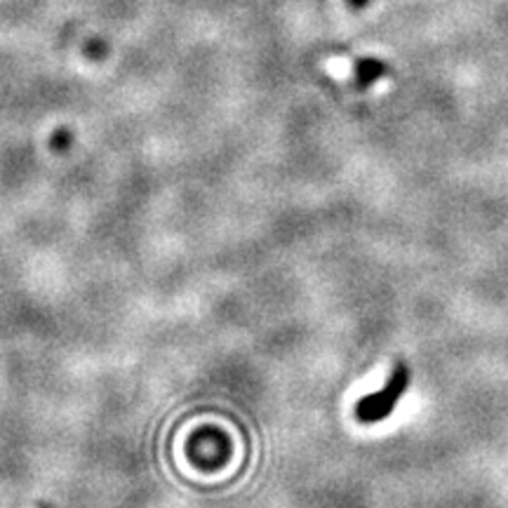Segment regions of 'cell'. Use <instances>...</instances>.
<instances>
[{
    "instance_id": "6da1fadb",
    "label": "cell",
    "mask_w": 508,
    "mask_h": 508,
    "mask_svg": "<svg viewBox=\"0 0 508 508\" xmlns=\"http://www.w3.org/2000/svg\"><path fill=\"white\" fill-rule=\"evenodd\" d=\"M407 386H409L407 365L398 362L384 388L377 393H369V396H365L360 403L356 405L358 421H362V424H377V421H384L386 417L396 409V405L400 403V398H403V393L407 391Z\"/></svg>"
},
{
    "instance_id": "7a4b0ae2",
    "label": "cell",
    "mask_w": 508,
    "mask_h": 508,
    "mask_svg": "<svg viewBox=\"0 0 508 508\" xmlns=\"http://www.w3.org/2000/svg\"><path fill=\"white\" fill-rule=\"evenodd\" d=\"M386 73V64L377 62V59H360L356 64V85L360 90L369 88L374 81H379Z\"/></svg>"
},
{
    "instance_id": "3957f363",
    "label": "cell",
    "mask_w": 508,
    "mask_h": 508,
    "mask_svg": "<svg viewBox=\"0 0 508 508\" xmlns=\"http://www.w3.org/2000/svg\"><path fill=\"white\" fill-rule=\"evenodd\" d=\"M369 0H349V5L353 7V10H362V7L368 5Z\"/></svg>"
}]
</instances>
